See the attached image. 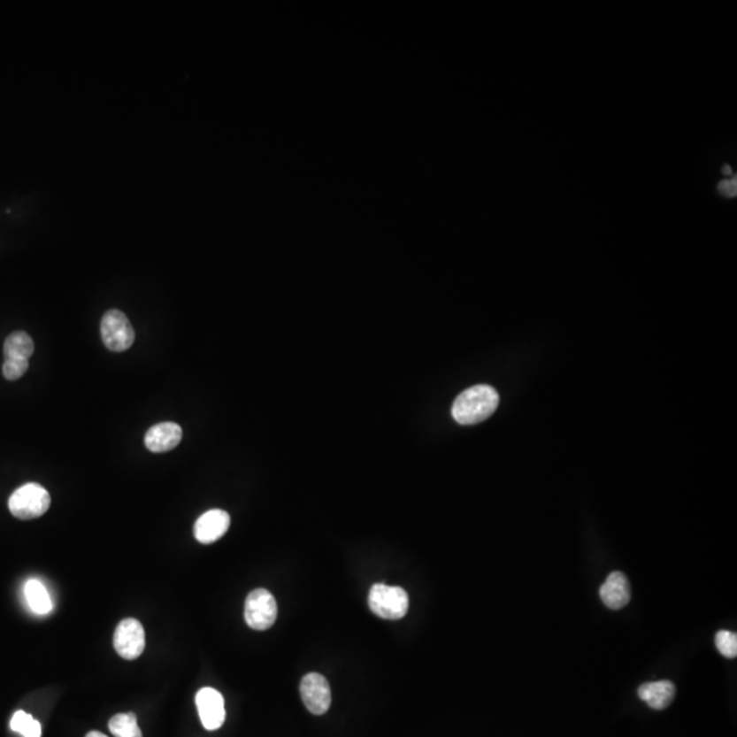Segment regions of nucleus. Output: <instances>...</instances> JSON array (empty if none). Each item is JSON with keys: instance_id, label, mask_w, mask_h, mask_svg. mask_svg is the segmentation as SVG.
Returning <instances> with one entry per match:
<instances>
[{"instance_id": "f3484780", "label": "nucleus", "mask_w": 737, "mask_h": 737, "mask_svg": "<svg viewBox=\"0 0 737 737\" xmlns=\"http://www.w3.org/2000/svg\"><path fill=\"white\" fill-rule=\"evenodd\" d=\"M716 646L726 658H736L737 635L731 631H719L716 635Z\"/></svg>"}, {"instance_id": "2eb2a0df", "label": "nucleus", "mask_w": 737, "mask_h": 737, "mask_svg": "<svg viewBox=\"0 0 737 737\" xmlns=\"http://www.w3.org/2000/svg\"><path fill=\"white\" fill-rule=\"evenodd\" d=\"M108 728L115 737H142L134 713L117 714L110 719Z\"/></svg>"}, {"instance_id": "39448f33", "label": "nucleus", "mask_w": 737, "mask_h": 737, "mask_svg": "<svg viewBox=\"0 0 737 737\" xmlns=\"http://www.w3.org/2000/svg\"><path fill=\"white\" fill-rule=\"evenodd\" d=\"M278 618V603L265 588H256L246 598L245 620L249 627L265 631L275 624Z\"/></svg>"}, {"instance_id": "f257e3e1", "label": "nucleus", "mask_w": 737, "mask_h": 737, "mask_svg": "<svg viewBox=\"0 0 737 737\" xmlns=\"http://www.w3.org/2000/svg\"><path fill=\"white\" fill-rule=\"evenodd\" d=\"M499 394L489 386H475L463 391L452 406V417L460 425H475L489 418L499 406Z\"/></svg>"}, {"instance_id": "9b49d317", "label": "nucleus", "mask_w": 737, "mask_h": 737, "mask_svg": "<svg viewBox=\"0 0 737 737\" xmlns=\"http://www.w3.org/2000/svg\"><path fill=\"white\" fill-rule=\"evenodd\" d=\"M600 595L605 606L612 610H618L627 605L631 600V585L627 576L620 571L610 573L605 583L601 586Z\"/></svg>"}, {"instance_id": "1a4fd4ad", "label": "nucleus", "mask_w": 737, "mask_h": 737, "mask_svg": "<svg viewBox=\"0 0 737 737\" xmlns=\"http://www.w3.org/2000/svg\"><path fill=\"white\" fill-rule=\"evenodd\" d=\"M230 515L223 510H211L198 518L195 525V535L198 542L213 543L220 540L230 527Z\"/></svg>"}, {"instance_id": "f03ea898", "label": "nucleus", "mask_w": 737, "mask_h": 737, "mask_svg": "<svg viewBox=\"0 0 737 737\" xmlns=\"http://www.w3.org/2000/svg\"><path fill=\"white\" fill-rule=\"evenodd\" d=\"M51 505V495L42 485L27 484L15 490L9 499V510L22 520L36 519L47 512Z\"/></svg>"}, {"instance_id": "423d86ee", "label": "nucleus", "mask_w": 737, "mask_h": 737, "mask_svg": "<svg viewBox=\"0 0 737 737\" xmlns=\"http://www.w3.org/2000/svg\"><path fill=\"white\" fill-rule=\"evenodd\" d=\"M114 648L125 660H135L145 649V631L135 618L120 621L114 633Z\"/></svg>"}, {"instance_id": "4468645a", "label": "nucleus", "mask_w": 737, "mask_h": 737, "mask_svg": "<svg viewBox=\"0 0 737 737\" xmlns=\"http://www.w3.org/2000/svg\"><path fill=\"white\" fill-rule=\"evenodd\" d=\"M25 595L30 609L37 615H47L52 610V601L47 588L39 580H32L25 585Z\"/></svg>"}, {"instance_id": "6e6552de", "label": "nucleus", "mask_w": 737, "mask_h": 737, "mask_svg": "<svg viewBox=\"0 0 737 737\" xmlns=\"http://www.w3.org/2000/svg\"><path fill=\"white\" fill-rule=\"evenodd\" d=\"M198 714L203 728L208 731H216L220 728L226 719V708H224V698L219 691L211 687H205L198 691L196 696Z\"/></svg>"}, {"instance_id": "ddd939ff", "label": "nucleus", "mask_w": 737, "mask_h": 737, "mask_svg": "<svg viewBox=\"0 0 737 737\" xmlns=\"http://www.w3.org/2000/svg\"><path fill=\"white\" fill-rule=\"evenodd\" d=\"M35 351L34 339L27 332H14L4 341V352L6 359L29 361Z\"/></svg>"}, {"instance_id": "0eeeda50", "label": "nucleus", "mask_w": 737, "mask_h": 737, "mask_svg": "<svg viewBox=\"0 0 737 737\" xmlns=\"http://www.w3.org/2000/svg\"><path fill=\"white\" fill-rule=\"evenodd\" d=\"M301 695L304 706L316 716L331 708L332 694L328 680L319 673H309L301 681Z\"/></svg>"}, {"instance_id": "a211bd4d", "label": "nucleus", "mask_w": 737, "mask_h": 737, "mask_svg": "<svg viewBox=\"0 0 737 737\" xmlns=\"http://www.w3.org/2000/svg\"><path fill=\"white\" fill-rule=\"evenodd\" d=\"M29 369V361H19V359H6L4 364V376L9 381L21 379Z\"/></svg>"}, {"instance_id": "412c9836", "label": "nucleus", "mask_w": 737, "mask_h": 737, "mask_svg": "<svg viewBox=\"0 0 737 737\" xmlns=\"http://www.w3.org/2000/svg\"><path fill=\"white\" fill-rule=\"evenodd\" d=\"M723 173H725V175H732L731 165H724Z\"/></svg>"}, {"instance_id": "6ab92c4d", "label": "nucleus", "mask_w": 737, "mask_h": 737, "mask_svg": "<svg viewBox=\"0 0 737 737\" xmlns=\"http://www.w3.org/2000/svg\"><path fill=\"white\" fill-rule=\"evenodd\" d=\"M717 191L726 198H734L737 196V176L733 175L728 180H721L717 185Z\"/></svg>"}, {"instance_id": "7ed1b4c3", "label": "nucleus", "mask_w": 737, "mask_h": 737, "mask_svg": "<svg viewBox=\"0 0 737 737\" xmlns=\"http://www.w3.org/2000/svg\"><path fill=\"white\" fill-rule=\"evenodd\" d=\"M372 612L386 620H399L409 610V595L402 587L376 583L369 593Z\"/></svg>"}, {"instance_id": "20e7f679", "label": "nucleus", "mask_w": 737, "mask_h": 737, "mask_svg": "<svg viewBox=\"0 0 737 737\" xmlns=\"http://www.w3.org/2000/svg\"><path fill=\"white\" fill-rule=\"evenodd\" d=\"M100 332H102L103 343L111 351H126L134 343L135 332L130 319L117 309L108 311L103 316Z\"/></svg>"}, {"instance_id": "f8f14e48", "label": "nucleus", "mask_w": 737, "mask_h": 737, "mask_svg": "<svg viewBox=\"0 0 737 737\" xmlns=\"http://www.w3.org/2000/svg\"><path fill=\"white\" fill-rule=\"evenodd\" d=\"M638 695L654 710H664L675 699L676 687L669 680L653 681L639 687Z\"/></svg>"}, {"instance_id": "aec40b11", "label": "nucleus", "mask_w": 737, "mask_h": 737, "mask_svg": "<svg viewBox=\"0 0 737 737\" xmlns=\"http://www.w3.org/2000/svg\"><path fill=\"white\" fill-rule=\"evenodd\" d=\"M87 737H107V736H105V734L100 733V732L92 731V732H89V733L87 734Z\"/></svg>"}, {"instance_id": "9d476101", "label": "nucleus", "mask_w": 737, "mask_h": 737, "mask_svg": "<svg viewBox=\"0 0 737 737\" xmlns=\"http://www.w3.org/2000/svg\"><path fill=\"white\" fill-rule=\"evenodd\" d=\"M182 427L175 422L155 425L145 434V447L155 454L171 451L182 440Z\"/></svg>"}, {"instance_id": "dca6fc26", "label": "nucleus", "mask_w": 737, "mask_h": 737, "mask_svg": "<svg viewBox=\"0 0 737 737\" xmlns=\"http://www.w3.org/2000/svg\"><path fill=\"white\" fill-rule=\"evenodd\" d=\"M12 731L19 732L24 737H42V725L39 721L25 713V711H17L12 716V723H10Z\"/></svg>"}]
</instances>
